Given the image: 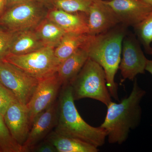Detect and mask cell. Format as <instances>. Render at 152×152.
<instances>
[{"label": "cell", "instance_id": "7c38bea8", "mask_svg": "<svg viewBox=\"0 0 152 152\" xmlns=\"http://www.w3.org/2000/svg\"><path fill=\"white\" fill-rule=\"evenodd\" d=\"M88 22V34L92 36L106 32L121 24L113 9L102 0H93Z\"/></svg>", "mask_w": 152, "mask_h": 152}, {"label": "cell", "instance_id": "d4e9b609", "mask_svg": "<svg viewBox=\"0 0 152 152\" xmlns=\"http://www.w3.org/2000/svg\"><path fill=\"white\" fill-rule=\"evenodd\" d=\"M31 152H58V151L50 142L47 139H45L36 145L32 150Z\"/></svg>", "mask_w": 152, "mask_h": 152}, {"label": "cell", "instance_id": "6da1fadb", "mask_svg": "<svg viewBox=\"0 0 152 152\" xmlns=\"http://www.w3.org/2000/svg\"><path fill=\"white\" fill-rule=\"evenodd\" d=\"M146 94L135 78L129 96L118 103L112 101L107 106L105 118L100 127L107 133L109 143L122 144L131 131L138 126L142 118L140 103Z\"/></svg>", "mask_w": 152, "mask_h": 152}, {"label": "cell", "instance_id": "83f0119b", "mask_svg": "<svg viewBox=\"0 0 152 152\" xmlns=\"http://www.w3.org/2000/svg\"><path fill=\"white\" fill-rule=\"evenodd\" d=\"M145 71H148L152 75V61L148 60L145 67Z\"/></svg>", "mask_w": 152, "mask_h": 152}, {"label": "cell", "instance_id": "4fadbf2b", "mask_svg": "<svg viewBox=\"0 0 152 152\" xmlns=\"http://www.w3.org/2000/svg\"><path fill=\"white\" fill-rule=\"evenodd\" d=\"M4 117L11 136L23 147L31 127L26 105L18 100L15 101L9 106Z\"/></svg>", "mask_w": 152, "mask_h": 152}, {"label": "cell", "instance_id": "f546056e", "mask_svg": "<svg viewBox=\"0 0 152 152\" xmlns=\"http://www.w3.org/2000/svg\"><path fill=\"white\" fill-rule=\"evenodd\" d=\"M142 1L146 4H148V5L152 7V0H142Z\"/></svg>", "mask_w": 152, "mask_h": 152}, {"label": "cell", "instance_id": "603a6c76", "mask_svg": "<svg viewBox=\"0 0 152 152\" xmlns=\"http://www.w3.org/2000/svg\"><path fill=\"white\" fill-rule=\"evenodd\" d=\"M17 32L0 28V61L5 60L10 54V49Z\"/></svg>", "mask_w": 152, "mask_h": 152}, {"label": "cell", "instance_id": "9a60e30c", "mask_svg": "<svg viewBox=\"0 0 152 152\" xmlns=\"http://www.w3.org/2000/svg\"><path fill=\"white\" fill-rule=\"evenodd\" d=\"M88 58L87 51L81 48L60 64L57 72L63 85L71 83Z\"/></svg>", "mask_w": 152, "mask_h": 152}, {"label": "cell", "instance_id": "d6986e66", "mask_svg": "<svg viewBox=\"0 0 152 152\" xmlns=\"http://www.w3.org/2000/svg\"><path fill=\"white\" fill-rule=\"evenodd\" d=\"M45 46L55 49L60 43L65 32L54 22L45 18L34 28Z\"/></svg>", "mask_w": 152, "mask_h": 152}, {"label": "cell", "instance_id": "3957f363", "mask_svg": "<svg viewBox=\"0 0 152 152\" xmlns=\"http://www.w3.org/2000/svg\"><path fill=\"white\" fill-rule=\"evenodd\" d=\"M54 132L84 141L99 148L105 144L107 133L101 127L86 122L75 104L70 84L63 85L58 100V121Z\"/></svg>", "mask_w": 152, "mask_h": 152}, {"label": "cell", "instance_id": "277c9868", "mask_svg": "<svg viewBox=\"0 0 152 152\" xmlns=\"http://www.w3.org/2000/svg\"><path fill=\"white\" fill-rule=\"evenodd\" d=\"M70 84L75 101L90 98L101 102L107 107L112 102L104 71L90 58Z\"/></svg>", "mask_w": 152, "mask_h": 152}, {"label": "cell", "instance_id": "e0dca14e", "mask_svg": "<svg viewBox=\"0 0 152 152\" xmlns=\"http://www.w3.org/2000/svg\"><path fill=\"white\" fill-rule=\"evenodd\" d=\"M45 47L34 29L17 32L12 42L10 54L16 55L26 54Z\"/></svg>", "mask_w": 152, "mask_h": 152}, {"label": "cell", "instance_id": "484cf974", "mask_svg": "<svg viewBox=\"0 0 152 152\" xmlns=\"http://www.w3.org/2000/svg\"><path fill=\"white\" fill-rule=\"evenodd\" d=\"M34 1H35V0H6L7 9L21 3Z\"/></svg>", "mask_w": 152, "mask_h": 152}, {"label": "cell", "instance_id": "44dd1931", "mask_svg": "<svg viewBox=\"0 0 152 152\" xmlns=\"http://www.w3.org/2000/svg\"><path fill=\"white\" fill-rule=\"evenodd\" d=\"M139 40L147 53L152 55V12L146 18L134 27Z\"/></svg>", "mask_w": 152, "mask_h": 152}, {"label": "cell", "instance_id": "ffe728a7", "mask_svg": "<svg viewBox=\"0 0 152 152\" xmlns=\"http://www.w3.org/2000/svg\"><path fill=\"white\" fill-rule=\"evenodd\" d=\"M93 0H50L51 8L70 13L83 12L88 15Z\"/></svg>", "mask_w": 152, "mask_h": 152}, {"label": "cell", "instance_id": "7402d4cb", "mask_svg": "<svg viewBox=\"0 0 152 152\" xmlns=\"http://www.w3.org/2000/svg\"><path fill=\"white\" fill-rule=\"evenodd\" d=\"M0 150L2 152H23V147L11 136L6 126L4 116L0 113Z\"/></svg>", "mask_w": 152, "mask_h": 152}, {"label": "cell", "instance_id": "4316f807", "mask_svg": "<svg viewBox=\"0 0 152 152\" xmlns=\"http://www.w3.org/2000/svg\"><path fill=\"white\" fill-rule=\"evenodd\" d=\"M7 9L6 0H0V16Z\"/></svg>", "mask_w": 152, "mask_h": 152}, {"label": "cell", "instance_id": "52a82bcc", "mask_svg": "<svg viewBox=\"0 0 152 152\" xmlns=\"http://www.w3.org/2000/svg\"><path fill=\"white\" fill-rule=\"evenodd\" d=\"M39 80L5 60L0 61V83L10 91L21 103L26 105Z\"/></svg>", "mask_w": 152, "mask_h": 152}, {"label": "cell", "instance_id": "30bf717a", "mask_svg": "<svg viewBox=\"0 0 152 152\" xmlns=\"http://www.w3.org/2000/svg\"><path fill=\"white\" fill-rule=\"evenodd\" d=\"M58 121V101L42 112L34 120L29 133L23 145V152L33 149L46 139L56 127Z\"/></svg>", "mask_w": 152, "mask_h": 152}, {"label": "cell", "instance_id": "7a4b0ae2", "mask_svg": "<svg viewBox=\"0 0 152 152\" xmlns=\"http://www.w3.org/2000/svg\"><path fill=\"white\" fill-rule=\"evenodd\" d=\"M121 24L106 32L90 35L83 48L88 53L89 58L100 65L105 73L107 86L112 97L118 101V84L115 77L119 69L123 41L126 36V28Z\"/></svg>", "mask_w": 152, "mask_h": 152}, {"label": "cell", "instance_id": "ac0fdd59", "mask_svg": "<svg viewBox=\"0 0 152 152\" xmlns=\"http://www.w3.org/2000/svg\"><path fill=\"white\" fill-rule=\"evenodd\" d=\"M89 37L88 34L66 33L59 45L54 49L55 55L60 63L83 48Z\"/></svg>", "mask_w": 152, "mask_h": 152}, {"label": "cell", "instance_id": "8fae6325", "mask_svg": "<svg viewBox=\"0 0 152 152\" xmlns=\"http://www.w3.org/2000/svg\"><path fill=\"white\" fill-rule=\"evenodd\" d=\"M106 3L113 9L121 23L135 27L152 12V7L142 0H111Z\"/></svg>", "mask_w": 152, "mask_h": 152}, {"label": "cell", "instance_id": "4dcf8cb0", "mask_svg": "<svg viewBox=\"0 0 152 152\" xmlns=\"http://www.w3.org/2000/svg\"><path fill=\"white\" fill-rule=\"evenodd\" d=\"M0 152H1V150H0Z\"/></svg>", "mask_w": 152, "mask_h": 152}, {"label": "cell", "instance_id": "cb8c5ba5", "mask_svg": "<svg viewBox=\"0 0 152 152\" xmlns=\"http://www.w3.org/2000/svg\"><path fill=\"white\" fill-rule=\"evenodd\" d=\"M17 100L15 95L0 83V113L4 116L9 106Z\"/></svg>", "mask_w": 152, "mask_h": 152}, {"label": "cell", "instance_id": "9c48e42d", "mask_svg": "<svg viewBox=\"0 0 152 152\" xmlns=\"http://www.w3.org/2000/svg\"><path fill=\"white\" fill-rule=\"evenodd\" d=\"M122 53V58L119 67L122 77L121 82L126 80H134L138 75L145 73L148 59L134 37L125 36L123 41Z\"/></svg>", "mask_w": 152, "mask_h": 152}, {"label": "cell", "instance_id": "5bb4252c", "mask_svg": "<svg viewBox=\"0 0 152 152\" xmlns=\"http://www.w3.org/2000/svg\"><path fill=\"white\" fill-rule=\"evenodd\" d=\"M46 18L57 24L66 33L88 34V15L85 13L68 12L50 8Z\"/></svg>", "mask_w": 152, "mask_h": 152}, {"label": "cell", "instance_id": "ba28073f", "mask_svg": "<svg viewBox=\"0 0 152 152\" xmlns=\"http://www.w3.org/2000/svg\"><path fill=\"white\" fill-rule=\"evenodd\" d=\"M63 85L57 72L39 80L37 87L26 105L31 126L39 114L56 102Z\"/></svg>", "mask_w": 152, "mask_h": 152}, {"label": "cell", "instance_id": "8992f818", "mask_svg": "<svg viewBox=\"0 0 152 152\" xmlns=\"http://www.w3.org/2000/svg\"><path fill=\"white\" fill-rule=\"evenodd\" d=\"M4 60L39 80L56 73L61 64L54 49L46 46L26 54H9Z\"/></svg>", "mask_w": 152, "mask_h": 152}, {"label": "cell", "instance_id": "5b68a950", "mask_svg": "<svg viewBox=\"0 0 152 152\" xmlns=\"http://www.w3.org/2000/svg\"><path fill=\"white\" fill-rule=\"evenodd\" d=\"M49 9L38 0L18 4L6 9L0 16V26L14 32L34 29Z\"/></svg>", "mask_w": 152, "mask_h": 152}, {"label": "cell", "instance_id": "f1b7e54d", "mask_svg": "<svg viewBox=\"0 0 152 152\" xmlns=\"http://www.w3.org/2000/svg\"><path fill=\"white\" fill-rule=\"evenodd\" d=\"M38 1L45 5L49 8H50V0H38Z\"/></svg>", "mask_w": 152, "mask_h": 152}, {"label": "cell", "instance_id": "2e32d148", "mask_svg": "<svg viewBox=\"0 0 152 152\" xmlns=\"http://www.w3.org/2000/svg\"><path fill=\"white\" fill-rule=\"evenodd\" d=\"M57 149L58 152H98L94 145L80 139L59 134L53 131L46 138Z\"/></svg>", "mask_w": 152, "mask_h": 152}]
</instances>
